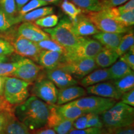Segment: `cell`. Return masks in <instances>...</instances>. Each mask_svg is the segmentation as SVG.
I'll list each match as a JSON object with an SVG mask.
<instances>
[{"label":"cell","instance_id":"obj_1","mask_svg":"<svg viewBox=\"0 0 134 134\" xmlns=\"http://www.w3.org/2000/svg\"><path fill=\"white\" fill-rule=\"evenodd\" d=\"M48 115V104L35 96L29 97L14 110L16 118L31 131L46 126Z\"/></svg>","mask_w":134,"mask_h":134},{"label":"cell","instance_id":"obj_2","mask_svg":"<svg viewBox=\"0 0 134 134\" xmlns=\"http://www.w3.org/2000/svg\"><path fill=\"white\" fill-rule=\"evenodd\" d=\"M103 126L108 128H115L133 124V107L123 103H115L111 108L100 114Z\"/></svg>","mask_w":134,"mask_h":134},{"label":"cell","instance_id":"obj_3","mask_svg":"<svg viewBox=\"0 0 134 134\" xmlns=\"http://www.w3.org/2000/svg\"><path fill=\"white\" fill-rule=\"evenodd\" d=\"M43 31L48 34L52 40L56 42L65 50L75 47L85 38L77 36L73 29L71 21L66 18L61 19L56 26L52 28H46Z\"/></svg>","mask_w":134,"mask_h":134},{"label":"cell","instance_id":"obj_4","mask_svg":"<svg viewBox=\"0 0 134 134\" xmlns=\"http://www.w3.org/2000/svg\"><path fill=\"white\" fill-rule=\"evenodd\" d=\"M31 83L13 76H6L4 84V99L11 105H19L29 96V87Z\"/></svg>","mask_w":134,"mask_h":134},{"label":"cell","instance_id":"obj_5","mask_svg":"<svg viewBox=\"0 0 134 134\" xmlns=\"http://www.w3.org/2000/svg\"><path fill=\"white\" fill-rule=\"evenodd\" d=\"M103 48V46L96 40L85 37L75 47L65 50L63 63L85 58H94Z\"/></svg>","mask_w":134,"mask_h":134},{"label":"cell","instance_id":"obj_6","mask_svg":"<svg viewBox=\"0 0 134 134\" xmlns=\"http://www.w3.org/2000/svg\"><path fill=\"white\" fill-rule=\"evenodd\" d=\"M70 103L86 113L100 115L115 104L116 100L113 99L92 95L90 96L82 97Z\"/></svg>","mask_w":134,"mask_h":134},{"label":"cell","instance_id":"obj_7","mask_svg":"<svg viewBox=\"0 0 134 134\" xmlns=\"http://www.w3.org/2000/svg\"><path fill=\"white\" fill-rule=\"evenodd\" d=\"M86 16L100 32L119 34H125L128 32V27L114 20L103 9L89 12Z\"/></svg>","mask_w":134,"mask_h":134},{"label":"cell","instance_id":"obj_8","mask_svg":"<svg viewBox=\"0 0 134 134\" xmlns=\"http://www.w3.org/2000/svg\"><path fill=\"white\" fill-rule=\"evenodd\" d=\"M33 96H36L48 105L57 104L58 90L48 79L36 80L32 88Z\"/></svg>","mask_w":134,"mask_h":134},{"label":"cell","instance_id":"obj_9","mask_svg":"<svg viewBox=\"0 0 134 134\" xmlns=\"http://www.w3.org/2000/svg\"><path fill=\"white\" fill-rule=\"evenodd\" d=\"M58 67L68 72L76 80H81L96 70L98 66L95 62L94 58H85L63 63Z\"/></svg>","mask_w":134,"mask_h":134},{"label":"cell","instance_id":"obj_10","mask_svg":"<svg viewBox=\"0 0 134 134\" xmlns=\"http://www.w3.org/2000/svg\"><path fill=\"white\" fill-rule=\"evenodd\" d=\"M42 68L41 66L34 62L33 60L27 58H23L19 59V66L11 76L32 83L36 81Z\"/></svg>","mask_w":134,"mask_h":134},{"label":"cell","instance_id":"obj_11","mask_svg":"<svg viewBox=\"0 0 134 134\" xmlns=\"http://www.w3.org/2000/svg\"><path fill=\"white\" fill-rule=\"evenodd\" d=\"M14 48V52L18 55L37 62L38 57L41 49L36 42H32L17 34L11 43Z\"/></svg>","mask_w":134,"mask_h":134},{"label":"cell","instance_id":"obj_12","mask_svg":"<svg viewBox=\"0 0 134 134\" xmlns=\"http://www.w3.org/2000/svg\"><path fill=\"white\" fill-rule=\"evenodd\" d=\"M49 115L46 126L54 130L56 134H68L73 129V121L62 118L57 110L56 105H48Z\"/></svg>","mask_w":134,"mask_h":134},{"label":"cell","instance_id":"obj_13","mask_svg":"<svg viewBox=\"0 0 134 134\" xmlns=\"http://www.w3.org/2000/svg\"><path fill=\"white\" fill-rule=\"evenodd\" d=\"M46 75L48 80L52 82L60 90L75 86L78 83V81L71 74L60 67L47 70Z\"/></svg>","mask_w":134,"mask_h":134},{"label":"cell","instance_id":"obj_14","mask_svg":"<svg viewBox=\"0 0 134 134\" xmlns=\"http://www.w3.org/2000/svg\"><path fill=\"white\" fill-rule=\"evenodd\" d=\"M17 34L36 43L50 38L48 34L32 22L21 23L18 28Z\"/></svg>","mask_w":134,"mask_h":134},{"label":"cell","instance_id":"obj_15","mask_svg":"<svg viewBox=\"0 0 134 134\" xmlns=\"http://www.w3.org/2000/svg\"><path fill=\"white\" fill-rule=\"evenodd\" d=\"M86 93L94 96L120 99L122 95L117 91L113 82H102L86 88Z\"/></svg>","mask_w":134,"mask_h":134},{"label":"cell","instance_id":"obj_16","mask_svg":"<svg viewBox=\"0 0 134 134\" xmlns=\"http://www.w3.org/2000/svg\"><path fill=\"white\" fill-rule=\"evenodd\" d=\"M37 62L46 70L54 69L64 62V54L57 52L41 50Z\"/></svg>","mask_w":134,"mask_h":134},{"label":"cell","instance_id":"obj_17","mask_svg":"<svg viewBox=\"0 0 134 134\" xmlns=\"http://www.w3.org/2000/svg\"><path fill=\"white\" fill-rule=\"evenodd\" d=\"M86 93V90L83 87L76 85L60 89L58 90V99L56 105H60L70 103L85 96Z\"/></svg>","mask_w":134,"mask_h":134},{"label":"cell","instance_id":"obj_18","mask_svg":"<svg viewBox=\"0 0 134 134\" xmlns=\"http://www.w3.org/2000/svg\"><path fill=\"white\" fill-rule=\"evenodd\" d=\"M72 24L75 34L80 37H85L93 36L99 32L88 17L84 15H79L76 21Z\"/></svg>","mask_w":134,"mask_h":134},{"label":"cell","instance_id":"obj_19","mask_svg":"<svg viewBox=\"0 0 134 134\" xmlns=\"http://www.w3.org/2000/svg\"><path fill=\"white\" fill-rule=\"evenodd\" d=\"M124 34L104 32L99 31L93 35L94 39L98 41L104 47L115 50L119 45Z\"/></svg>","mask_w":134,"mask_h":134},{"label":"cell","instance_id":"obj_20","mask_svg":"<svg viewBox=\"0 0 134 134\" xmlns=\"http://www.w3.org/2000/svg\"><path fill=\"white\" fill-rule=\"evenodd\" d=\"M54 10L50 6H43L38 8L23 15H17L14 18L15 24L24 22L35 21L40 18L50 14H53Z\"/></svg>","mask_w":134,"mask_h":134},{"label":"cell","instance_id":"obj_21","mask_svg":"<svg viewBox=\"0 0 134 134\" xmlns=\"http://www.w3.org/2000/svg\"><path fill=\"white\" fill-rule=\"evenodd\" d=\"M110 80V75L108 68H100L94 70L90 74L82 78L80 85L83 87H87L102 83Z\"/></svg>","mask_w":134,"mask_h":134},{"label":"cell","instance_id":"obj_22","mask_svg":"<svg viewBox=\"0 0 134 134\" xmlns=\"http://www.w3.org/2000/svg\"><path fill=\"white\" fill-rule=\"evenodd\" d=\"M103 10L109 16L127 27L134 24V11L122 13L117 9V7H106Z\"/></svg>","mask_w":134,"mask_h":134},{"label":"cell","instance_id":"obj_23","mask_svg":"<svg viewBox=\"0 0 134 134\" xmlns=\"http://www.w3.org/2000/svg\"><path fill=\"white\" fill-rule=\"evenodd\" d=\"M119 56L117 54L114 50L104 47L94 58V61L98 67L107 68L113 65Z\"/></svg>","mask_w":134,"mask_h":134},{"label":"cell","instance_id":"obj_24","mask_svg":"<svg viewBox=\"0 0 134 134\" xmlns=\"http://www.w3.org/2000/svg\"><path fill=\"white\" fill-rule=\"evenodd\" d=\"M56 108L58 113L62 118L73 122L81 115L86 114V112L71 103L60 105H56Z\"/></svg>","mask_w":134,"mask_h":134},{"label":"cell","instance_id":"obj_25","mask_svg":"<svg viewBox=\"0 0 134 134\" xmlns=\"http://www.w3.org/2000/svg\"><path fill=\"white\" fill-rule=\"evenodd\" d=\"M110 75V80H117L127 75L133 73V71L129 66L121 60L115 62L108 68Z\"/></svg>","mask_w":134,"mask_h":134},{"label":"cell","instance_id":"obj_26","mask_svg":"<svg viewBox=\"0 0 134 134\" xmlns=\"http://www.w3.org/2000/svg\"><path fill=\"white\" fill-rule=\"evenodd\" d=\"M82 10L88 12H96L105 8L104 0H70Z\"/></svg>","mask_w":134,"mask_h":134},{"label":"cell","instance_id":"obj_27","mask_svg":"<svg viewBox=\"0 0 134 134\" xmlns=\"http://www.w3.org/2000/svg\"><path fill=\"white\" fill-rule=\"evenodd\" d=\"M3 134H30L25 125L14 117L9 116Z\"/></svg>","mask_w":134,"mask_h":134},{"label":"cell","instance_id":"obj_28","mask_svg":"<svg viewBox=\"0 0 134 134\" xmlns=\"http://www.w3.org/2000/svg\"><path fill=\"white\" fill-rule=\"evenodd\" d=\"M113 85L116 88L117 91L120 94L133 90L134 87V75L133 73L117 80H113Z\"/></svg>","mask_w":134,"mask_h":134},{"label":"cell","instance_id":"obj_29","mask_svg":"<svg viewBox=\"0 0 134 134\" xmlns=\"http://www.w3.org/2000/svg\"><path fill=\"white\" fill-rule=\"evenodd\" d=\"M132 46H134V34L133 31H130L126 32V34L123 35L119 45L115 51L120 57L128 52Z\"/></svg>","mask_w":134,"mask_h":134},{"label":"cell","instance_id":"obj_30","mask_svg":"<svg viewBox=\"0 0 134 134\" xmlns=\"http://www.w3.org/2000/svg\"><path fill=\"white\" fill-rule=\"evenodd\" d=\"M63 11L70 18L71 23L76 21L77 18L81 13V9L76 6L70 0H63L61 4Z\"/></svg>","mask_w":134,"mask_h":134},{"label":"cell","instance_id":"obj_31","mask_svg":"<svg viewBox=\"0 0 134 134\" xmlns=\"http://www.w3.org/2000/svg\"><path fill=\"white\" fill-rule=\"evenodd\" d=\"M37 44L42 50L57 52L63 53V54L65 53V48H63L62 47L60 46L58 43L53 41L51 38L40 41L37 42Z\"/></svg>","mask_w":134,"mask_h":134},{"label":"cell","instance_id":"obj_32","mask_svg":"<svg viewBox=\"0 0 134 134\" xmlns=\"http://www.w3.org/2000/svg\"><path fill=\"white\" fill-rule=\"evenodd\" d=\"M58 23V17L55 14H50L35 21V24L43 28H52Z\"/></svg>","mask_w":134,"mask_h":134},{"label":"cell","instance_id":"obj_33","mask_svg":"<svg viewBox=\"0 0 134 134\" xmlns=\"http://www.w3.org/2000/svg\"><path fill=\"white\" fill-rule=\"evenodd\" d=\"M0 8L11 18L17 16L18 11L15 0H0Z\"/></svg>","mask_w":134,"mask_h":134},{"label":"cell","instance_id":"obj_34","mask_svg":"<svg viewBox=\"0 0 134 134\" xmlns=\"http://www.w3.org/2000/svg\"><path fill=\"white\" fill-rule=\"evenodd\" d=\"M14 18L9 17L0 8V33L7 31L15 24Z\"/></svg>","mask_w":134,"mask_h":134},{"label":"cell","instance_id":"obj_35","mask_svg":"<svg viewBox=\"0 0 134 134\" xmlns=\"http://www.w3.org/2000/svg\"><path fill=\"white\" fill-rule=\"evenodd\" d=\"M19 65V60L14 62H0V76H11Z\"/></svg>","mask_w":134,"mask_h":134},{"label":"cell","instance_id":"obj_36","mask_svg":"<svg viewBox=\"0 0 134 134\" xmlns=\"http://www.w3.org/2000/svg\"><path fill=\"white\" fill-rule=\"evenodd\" d=\"M48 4L44 1H41V0H30L28 3L18 11V15H23L26 14V13L30 12L38 8L43 7V6H46Z\"/></svg>","mask_w":134,"mask_h":134},{"label":"cell","instance_id":"obj_37","mask_svg":"<svg viewBox=\"0 0 134 134\" xmlns=\"http://www.w3.org/2000/svg\"><path fill=\"white\" fill-rule=\"evenodd\" d=\"M95 114L86 113L81 115L73 122V129H86V125L89 120L93 117Z\"/></svg>","mask_w":134,"mask_h":134},{"label":"cell","instance_id":"obj_38","mask_svg":"<svg viewBox=\"0 0 134 134\" xmlns=\"http://www.w3.org/2000/svg\"><path fill=\"white\" fill-rule=\"evenodd\" d=\"M14 52V48L11 42L0 38V56H7L13 54Z\"/></svg>","mask_w":134,"mask_h":134},{"label":"cell","instance_id":"obj_39","mask_svg":"<svg viewBox=\"0 0 134 134\" xmlns=\"http://www.w3.org/2000/svg\"><path fill=\"white\" fill-rule=\"evenodd\" d=\"M120 60L124 62L131 69L134 70V46H132L128 52L120 57Z\"/></svg>","mask_w":134,"mask_h":134},{"label":"cell","instance_id":"obj_40","mask_svg":"<svg viewBox=\"0 0 134 134\" xmlns=\"http://www.w3.org/2000/svg\"><path fill=\"white\" fill-rule=\"evenodd\" d=\"M108 134H134L133 125L128 126L115 127V128H108Z\"/></svg>","mask_w":134,"mask_h":134},{"label":"cell","instance_id":"obj_41","mask_svg":"<svg viewBox=\"0 0 134 134\" xmlns=\"http://www.w3.org/2000/svg\"><path fill=\"white\" fill-rule=\"evenodd\" d=\"M68 134H104L100 128H87L84 129H73Z\"/></svg>","mask_w":134,"mask_h":134},{"label":"cell","instance_id":"obj_42","mask_svg":"<svg viewBox=\"0 0 134 134\" xmlns=\"http://www.w3.org/2000/svg\"><path fill=\"white\" fill-rule=\"evenodd\" d=\"M121 102L123 103L130 105V106H134V90H131L129 91L124 93L120 98Z\"/></svg>","mask_w":134,"mask_h":134},{"label":"cell","instance_id":"obj_43","mask_svg":"<svg viewBox=\"0 0 134 134\" xmlns=\"http://www.w3.org/2000/svg\"><path fill=\"white\" fill-rule=\"evenodd\" d=\"M103 127V122L100 119L99 115L95 114L89 121L87 122L86 125V129L87 128H93V127H96V128L102 129Z\"/></svg>","mask_w":134,"mask_h":134},{"label":"cell","instance_id":"obj_44","mask_svg":"<svg viewBox=\"0 0 134 134\" xmlns=\"http://www.w3.org/2000/svg\"><path fill=\"white\" fill-rule=\"evenodd\" d=\"M116 7L117 9L122 13H127L134 11V0H129L124 4Z\"/></svg>","mask_w":134,"mask_h":134},{"label":"cell","instance_id":"obj_45","mask_svg":"<svg viewBox=\"0 0 134 134\" xmlns=\"http://www.w3.org/2000/svg\"><path fill=\"white\" fill-rule=\"evenodd\" d=\"M10 115L4 112H0V134H3Z\"/></svg>","mask_w":134,"mask_h":134},{"label":"cell","instance_id":"obj_46","mask_svg":"<svg viewBox=\"0 0 134 134\" xmlns=\"http://www.w3.org/2000/svg\"><path fill=\"white\" fill-rule=\"evenodd\" d=\"M129 0H104L105 8L106 7H116L124 4Z\"/></svg>","mask_w":134,"mask_h":134},{"label":"cell","instance_id":"obj_47","mask_svg":"<svg viewBox=\"0 0 134 134\" xmlns=\"http://www.w3.org/2000/svg\"><path fill=\"white\" fill-rule=\"evenodd\" d=\"M34 134H56L54 130L50 128H42L41 129H38L36 132Z\"/></svg>","mask_w":134,"mask_h":134},{"label":"cell","instance_id":"obj_48","mask_svg":"<svg viewBox=\"0 0 134 134\" xmlns=\"http://www.w3.org/2000/svg\"><path fill=\"white\" fill-rule=\"evenodd\" d=\"M30 0H15L16 6L17 11H19V10L21 9L27 3H28Z\"/></svg>","mask_w":134,"mask_h":134},{"label":"cell","instance_id":"obj_49","mask_svg":"<svg viewBox=\"0 0 134 134\" xmlns=\"http://www.w3.org/2000/svg\"><path fill=\"white\" fill-rule=\"evenodd\" d=\"M6 76H0V96L3 95V92H4V84L6 81Z\"/></svg>","mask_w":134,"mask_h":134},{"label":"cell","instance_id":"obj_50","mask_svg":"<svg viewBox=\"0 0 134 134\" xmlns=\"http://www.w3.org/2000/svg\"><path fill=\"white\" fill-rule=\"evenodd\" d=\"M41 1H44V2L47 3L48 4H58V3L60 2L61 0H41Z\"/></svg>","mask_w":134,"mask_h":134},{"label":"cell","instance_id":"obj_51","mask_svg":"<svg viewBox=\"0 0 134 134\" xmlns=\"http://www.w3.org/2000/svg\"><path fill=\"white\" fill-rule=\"evenodd\" d=\"M7 60V58L6 57L4 56H0V62H4Z\"/></svg>","mask_w":134,"mask_h":134},{"label":"cell","instance_id":"obj_52","mask_svg":"<svg viewBox=\"0 0 134 134\" xmlns=\"http://www.w3.org/2000/svg\"><path fill=\"white\" fill-rule=\"evenodd\" d=\"M0 103H1V100H0Z\"/></svg>","mask_w":134,"mask_h":134},{"label":"cell","instance_id":"obj_53","mask_svg":"<svg viewBox=\"0 0 134 134\" xmlns=\"http://www.w3.org/2000/svg\"></svg>","mask_w":134,"mask_h":134}]
</instances>
